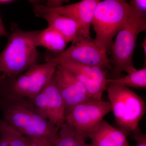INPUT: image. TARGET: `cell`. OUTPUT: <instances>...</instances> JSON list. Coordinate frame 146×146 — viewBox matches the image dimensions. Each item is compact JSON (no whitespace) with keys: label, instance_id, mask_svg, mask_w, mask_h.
Instances as JSON below:
<instances>
[{"label":"cell","instance_id":"cell-5","mask_svg":"<svg viewBox=\"0 0 146 146\" xmlns=\"http://www.w3.org/2000/svg\"><path fill=\"white\" fill-rule=\"evenodd\" d=\"M129 6L125 0H105L98 4L91 25L96 32L94 42L108 52L114 36L125 24Z\"/></svg>","mask_w":146,"mask_h":146},{"label":"cell","instance_id":"cell-3","mask_svg":"<svg viewBox=\"0 0 146 146\" xmlns=\"http://www.w3.org/2000/svg\"><path fill=\"white\" fill-rule=\"evenodd\" d=\"M129 5L125 24L118 32L111 48L114 68L110 79L121 77L123 72L129 74L137 70L133 64V56L138 34L146 29V13Z\"/></svg>","mask_w":146,"mask_h":146},{"label":"cell","instance_id":"cell-18","mask_svg":"<svg viewBox=\"0 0 146 146\" xmlns=\"http://www.w3.org/2000/svg\"><path fill=\"white\" fill-rule=\"evenodd\" d=\"M107 84H119L126 87L135 88H145L146 87V68L136 70L128 74L124 77L116 79H107Z\"/></svg>","mask_w":146,"mask_h":146},{"label":"cell","instance_id":"cell-21","mask_svg":"<svg viewBox=\"0 0 146 146\" xmlns=\"http://www.w3.org/2000/svg\"><path fill=\"white\" fill-rule=\"evenodd\" d=\"M36 146H55L49 139L44 138H34Z\"/></svg>","mask_w":146,"mask_h":146},{"label":"cell","instance_id":"cell-24","mask_svg":"<svg viewBox=\"0 0 146 146\" xmlns=\"http://www.w3.org/2000/svg\"><path fill=\"white\" fill-rule=\"evenodd\" d=\"M141 46L143 47V49L144 50V54H145V66H146V37L145 38V39L142 43L141 45Z\"/></svg>","mask_w":146,"mask_h":146},{"label":"cell","instance_id":"cell-8","mask_svg":"<svg viewBox=\"0 0 146 146\" xmlns=\"http://www.w3.org/2000/svg\"><path fill=\"white\" fill-rule=\"evenodd\" d=\"M112 111L109 102L91 100L79 104L65 118V121L76 129L86 133L96 128L106 115Z\"/></svg>","mask_w":146,"mask_h":146},{"label":"cell","instance_id":"cell-9","mask_svg":"<svg viewBox=\"0 0 146 146\" xmlns=\"http://www.w3.org/2000/svg\"><path fill=\"white\" fill-rule=\"evenodd\" d=\"M53 76L32 102L39 115L59 129L65 122L66 113L64 102Z\"/></svg>","mask_w":146,"mask_h":146},{"label":"cell","instance_id":"cell-27","mask_svg":"<svg viewBox=\"0 0 146 146\" xmlns=\"http://www.w3.org/2000/svg\"><path fill=\"white\" fill-rule=\"evenodd\" d=\"M83 146H92V145H91V144H88V143H86L85 144V145H83Z\"/></svg>","mask_w":146,"mask_h":146},{"label":"cell","instance_id":"cell-28","mask_svg":"<svg viewBox=\"0 0 146 146\" xmlns=\"http://www.w3.org/2000/svg\"><path fill=\"white\" fill-rule=\"evenodd\" d=\"M2 78V76L1 75H0V80Z\"/></svg>","mask_w":146,"mask_h":146},{"label":"cell","instance_id":"cell-4","mask_svg":"<svg viewBox=\"0 0 146 146\" xmlns=\"http://www.w3.org/2000/svg\"><path fill=\"white\" fill-rule=\"evenodd\" d=\"M58 65L52 61L35 64L14 77L2 76L0 98H16L32 101L53 76Z\"/></svg>","mask_w":146,"mask_h":146},{"label":"cell","instance_id":"cell-29","mask_svg":"<svg viewBox=\"0 0 146 146\" xmlns=\"http://www.w3.org/2000/svg\"><path fill=\"white\" fill-rule=\"evenodd\" d=\"M2 22V21L1 19V16H0V22Z\"/></svg>","mask_w":146,"mask_h":146},{"label":"cell","instance_id":"cell-7","mask_svg":"<svg viewBox=\"0 0 146 146\" xmlns=\"http://www.w3.org/2000/svg\"><path fill=\"white\" fill-rule=\"evenodd\" d=\"M45 59L46 62L52 61L57 64L69 61L80 65L98 66L103 69L112 68L107 52L99 47L93 39L79 38L63 52L47 55Z\"/></svg>","mask_w":146,"mask_h":146},{"label":"cell","instance_id":"cell-23","mask_svg":"<svg viewBox=\"0 0 146 146\" xmlns=\"http://www.w3.org/2000/svg\"><path fill=\"white\" fill-rule=\"evenodd\" d=\"M7 35V32L2 22H0V36H5Z\"/></svg>","mask_w":146,"mask_h":146},{"label":"cell","instance_id":"cell-17","mask_svg":"<svg viewBox=\"0 0 146 146\" xmlns=\"http://www.w3.org/2000/svg\"><path fill=\"white\" fill-rule=\"evenodd\" d=\"M30 139L3 119L0 120V146H29Z\"/></svg>","mask_w":146,"mask_h":146},{"label":"cell","instance_id":"cell-11","mask_svg":"<svg viewBox=\"0 0 146 146\" xmlns=\"http://www.w3.org/2000/svg\"><path fill=\"white\" fill-rule=\"evenodd\" d=\"M100 1L82 0L56 8H49L39 4H34L33 5L42 10L55 12L71 18L77 23L79 27L77 39H92L90 35V27L95 10Z\"/></svg>","mask_w":146,"mask_h":146},{"label":"cell","instance_id":"cell-1","mask_svg":"<svg viewBox=\"0 0 146 146\" xmlns=\"http://www.w3.org/2000/svg\"><path fill=\"white\" fill-rule=\"evenodd\" d=\"M3 119L30 138H44L55 144L58 129L42 117L31 101L16 98H0Z\"/></svg>","mask_w":146,"mask_h":146},{"label":"cell","instance_id":"cell-10","mask_svg":"<svg viewBox=\"0 0 146 146\" xmlns=\"http://www.w3.org/2000/svg\"><path fill=\"white\" fill-rule=\"evenodd\" d=\"M53 77L64 102L66 117L78 105L94 100L83 84L61 65H58Z\"/></svg>","mask_w":146,"mask_h":146},{"label":"cell","instance_id":"cell-12","mask_svg":"<svg viewBox=\"0 0 146 146\" xmlns=\"http://www.w3.org/2000/svg\"><path fill=\"white\" fill-rule=\"evenodd\" d=\"M58 64L70 71L83 84L92 99L102 100L103 94L107 86V79L103 69L69 61H62Z\"/></svg>","mask_w":146,"mask_h":146},{"label":"cell","instance_id":"cell-26","mask_svg":"<svg viewBox=\"0 0 146 146\" xmlns=\"http://www.w3.org/2000/svg\"><path fill=\"white\" fill-rule=\"evenodd\" d=\"M13 2V1H11V0H0V4H8Z\"/></svg>","mask_w":146,"mask_h":146},{"label":"cell","instance_id":"cell-20","mask_svg":"<svg viewBox=\"0 0 146 146\" xmlns=\"http://www.w3.org/2000/svg\"><path fill=\"white\" fill-rule=\"evenodd\" d=\"M128 3L140 12L146 13V0H132Z\"/></svg>","mask_w":146,"mask_h":146},{"label":"cell","instance_id":"cell-6","mask_svg":"<svg viewBox=\"0 0 146 146\" xmlns=\"http://www.w3.org/2000/svg\"><path fill=\"white\" fill-rule=\"evenodd\" d=\"M108 84V98L117 123L127 135L133 133L139 128V123L145 112V102L128 87Z\"/></svg>","mask_w":146,"mask_h":146},{"label":"cell","instance_id":"cell-22","mask_svg":"<svg viewBox=\"0 0 146 146\" xmlns=\"http://www.w3.org/2000/svg\"><path fill=\"white\" fill-rule=\"evenodd\" d=\"M66 1H61V0H55V1H47L46 6L49 8H56L63 6V4L66 2Z\"/></svg>","mask_w":146,"mask_h":146},{"label":"cell","instance_id":"cell-19","mask_svg":"<svg viewBox=\"0 0 146 146\" xmlns=\"http://www.w3.org/2000/svg\"><path fill=\"white\" fill-rule=\"evenodd\" d=\"M132 133L133 138L137 142L136 146H146V136L138 128Z\"/></svg>","mask_w":146,"mask_h":146},{"label":"cell","instance_id":"cell-13","mask_svg":"<svg viewBox=\"0 0 146 146\" xmlns=\"http://www.w3.org/2000/svg\"><path fill=\"white\" fill-rule=\"evenodd\" d=\"M87 134L92 146H130L125 132L104 119L94 130Z\"/></svg>","mask_w":146,"mask_h":146},{"label":"cell","instance_id":"cell-14","mask_svg":"<svg viewBox=\"0 0 146 146\" xmlns=\"http://www.w3.org/2000/svg\"><path fill=\"white\" fill-rule=\"evenodd\" d=\"M33 11L37 17L44 18L51 27L60 33L68 42L75 41L78 37V24L70 18L58 13L39 9L33 5Z\"/></svg>","mask_w":146,"mask_h":146},{"label":"cell","instance_id":"cell-15","mask_svg":"<svg viewBox=\"0 0 146 146\" xmlns=\"http://www.w3.org/2000/svg\"><path fill=\"white\" fill-rule=\"evenodd\" d=\"M68 43L62 35L50 26L40 30L36 39L37 47H44L56 54L65 50Z\"/></svg>","mask_w":146,"mask_h":146},{"label":"cell","instance_id":"cell-25","mask_svg":"<svg viewBox=\"0 0 146 146\" xmlns=\"http://www.w3.org/2000/svg\"><path fill=\"white\" fill-rule=\"evenodd\" d=\"M30 138V137H29ZM30 142L29 146H36V142L34 138H30Z\"/></svg>","mask_w":146,"mask_h":146},{"label":"cell","instance_id":"cell-2","mask_svg":"<svg viewBox=\"0 0 146 146\" xmlns=\"http://www.w3.org/2000/svg\"><path fill=\"white\" fill-rule=\"evenodd\" d=\"M40 31H25L13 25L7 44L0 54L1 75L14 77L36 64V39Z\"/></svg>","mask_w":146,"mask_h":146},{"label":"cell","instance_id":"cell-16","mask_svg":"<svg viewBox=\"0 0 146 146\" xmlns=\"http://www.w3.org/2000/svg\"><path fill=\"white\" fill-rule=\"evenodd\" d=\"M58 136L55 146H83L88 138L87 133L77 130L66 122L58 129Z\"/></svg>","mask_w":146,"mask_h":146}]
</instances>
